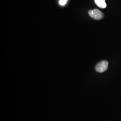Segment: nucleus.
Segmentation results:
<instances>
[{
  "label": "nucleus",
  "mask_w": 121,
  "mask_h": 121,
  "mask_svg": "<svg viewBox=\"0 0 121 121\" xmlns=\"http://www.w3.org/2000/svg\"><path fill=\"white\" fill-rule=\"evenodd\" d=\"M88 13L91 17L95 20H100L104 17V14L98 9H95L90 10Z\"/></svg>",
  "instance_id": "obj_2"
},
{
  "label": "nucleus",
  "mask_w": 121,
  "mask_h": 121,
  "mask_svg": "<svg viewBox=\"0 0 121 121\" xmlns=\"http://www.w3.org/2000/svg\"><path fill=\"white\" fill-rule=\"evenodd\" d=\"M95 4L100 8L104 9L107 6L105 0H95Z\"/></svg>",
  "instance_id": "obj_3"
},
{
  "label": "nucleus",
  "mask_w": 121,
  "mask_h": 121,
  "mask_svg": "<svg viewBox=\"0 0 121 121\" xmlns=\"http://www.w3.org/2000/svg\"><path fill=\"white\" fill-rule=\"evenodd\" d=\"M67 0H60L59 3L60 5L62 6L66 4L67 3Z\"/></svg>",
  "instance_id": "obj_4"
},
{
  "label": "nucleus",
  "mask_w": 121,
  "mask_h": 121,
  "mask_svg": "<svg viewBox=\"0 0 121 121\" xmlns=\"http://www.w3.org/2000/svg\"><path fill=\"white\" fill-rule=\"evenodd\" d=\"M108 63L107 60H101L95 65V70L97 72L99 73L104 72L108 69Z\"/></svg>",
  "instance_id": "obj_1"
}]
</instances>
